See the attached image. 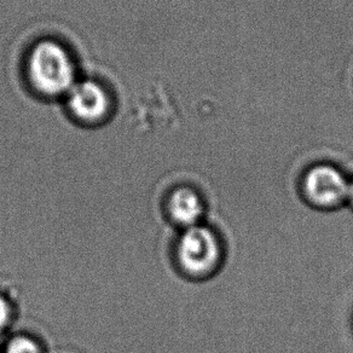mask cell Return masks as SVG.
Returning <instances> with one entry per match:
<instances>
[{"label":"cell","mask_w":353,"mask_h":353,"mask_svg":"<svg viewBox=\"0 0 353 353\" xmlns=\"http://www.w3.org/2000/svg\"><path fill=\"white\" fill-rule=\"evenodd\" d=\"M176 256L189 275H208L221 261V243L213 231L197 224L183 232L178 241Z\"/></svg>","instance_id":"2"},{"label":"cell","mask_w":353,"mask_h":353,"mask_svg":"<svg viewBox=\"0 0 353 353\" xmlns=\"http://www.w3.org/2000/svg\"><path fill=\"white\" fill-rule=\"evenodd\" d=\"M25 73L32 90L44 99L65 97L79 81L73 52L54 38L32 45L26 56Z\"/></svg>","instance_id":"1"},{"label":"cell","mask_w":353,"mask_h":353,"mask_svg":"<svg viewBox=\"0 0 353 353\" xmlns=\"http://www.w3.org/2000/svg\"><path fill=\"white\" fill-rule=\"evenodd\" d=\"M65 101L70 117L86 126L103 123L112 117L114 110L110 90L94 79L79 80L65 96Z\"/></svg>","instance_id":"3"},{"label":"cell","mask_w":353,"mask_h":353,"mask_svg":"<svg viewBox=\"0 0 353 353\" xmlns=\"http://www.w3.org/2000/svg\"><path fill=\"white\" fill-rule=\"evenodd\" d=\"M12 316V306L6 298L0 295V334L10 327Z\"/></svg>","instance_id":"7"},{"label":"cell","mask_w":353,"mask_h":353,"mask_svg":"<svg viewBox=\"0 0 353 353\" xmlns=\"http://www.w3.org/2000/svg\"><path fill=\"white\" fill-rule=\"evenodd\" d=\"M4 353H44V348L34 339L19 335L8 343Z\"/></svg>","instance_id":"6"},{"label":"cell","mask_w":353,"mask_h":353,"mask_svg":"<svg viewBox=\"0 0 353 353\" xmlns=\"http://www.w3.org/2000/svg\"><path fill=\"white\" fill-rule=\"evenodd\" d=\"M304 187L309 200L321 207H333L347 199V181L332 166L321 165L310 170Z\"/></svg>","instance_id":"4"},{"label":"cell","mask_w":353,"mask_h":353,"mask_svg":"<svg viewBox=\"0 0 353 353\" xmlns=\"http://www.w3.org/2000/svg\"><path fill=\"white\" fill-rule=\"evenodd\" d=\"M347 199H350L353 205V181L352 183H348Z\"/></svg>","instance_id":"8"},{"label":"cell","mask_w":353,"mask_h":353,"mask_svg":"<svg viewBox=\"0 0 353 353\" xmlns=\"http://www.w3.org/2000/svg\"><path fill=\"white\" fill-rule=\"evenodd\" d=\"M172 221L185 229L197 225L203 213L201 197L190 188H178L172 192L167 202Z\"/></svg>","instance_id":"5"}]
</instances>
